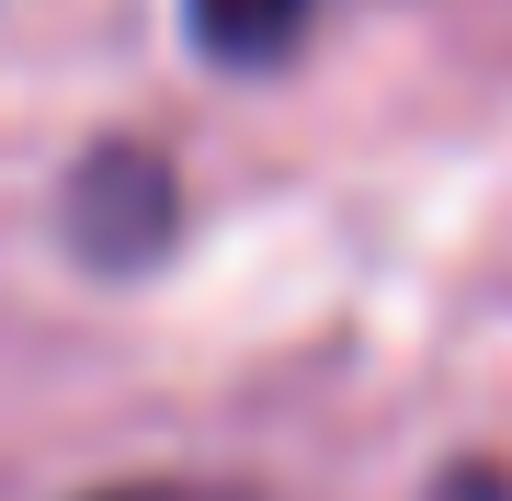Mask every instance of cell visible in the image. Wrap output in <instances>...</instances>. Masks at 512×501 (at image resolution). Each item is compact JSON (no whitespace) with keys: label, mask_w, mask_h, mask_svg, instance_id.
<instances>
[{"label":"cell","mask_w":512,"mask_h":501,"mask_svg":"<svg viewBox=\"0 0 512 501\" xmlns=\"http://www.w3.org/2000/svg\"><path fill=\"white\" fill-rule=\"evenodd\" d=\"M80 501H251V490H217V479H114V490H80Z\"/></svg>","instance_id":"cell-3"},{"label":"cell","mask_w":512,"mask_h":501,"mask_svg":"<svg viewBox=\"0 0 512 501\" xmlns=\"http://www.w3.org/2000/svg\"><path fill=\"white\" fill-rule=\"evenodd\" d=\"M171 228H183V183H171V160L148 149V137H114L69 171V240L80 262H114V274H137V262L171 251Z\"/></svg>","instance_id":"cell-1"},{"label":"cell","mask_w":512,"mask_h":501,"mask_svg":"<svg viewBox=\"0 0 512 501\" xmlns=\"http://www.w3.org/2000/svg\"><path fill=\"white\" fill-rule=\"evenodd\" d=\"M308 12L319 0H183V35H194V57H217V69H274V57H296Z\"/></svg>","instance_id":"cell-2"}]
</instances>
